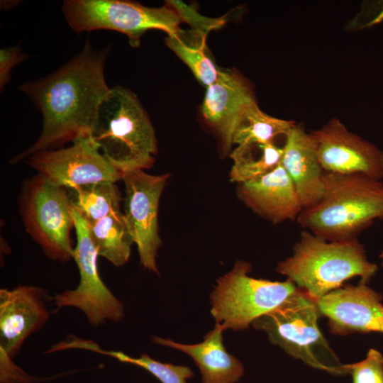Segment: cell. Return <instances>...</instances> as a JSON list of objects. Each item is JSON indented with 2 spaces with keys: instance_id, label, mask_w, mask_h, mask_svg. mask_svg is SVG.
<instances>
[{
  "instance_id": "cell-27",
  "label": "cell",
  "mask_w": 383,
  "mask_h": 383,
  "mask_svg": "<svg viewBox=\"0 0 383 383\" xmlns=\"http://www.w3.org/2000/svg\"><path fill=\"white\" fill-rule=\"evenodd\" d=\"M27 56L18 45L4 48L0 50V88L1 91L9 82L12 68L25 60Z\"/></svg>"
},
{
  "instance_id": "cell-1",
  "label": "cell",
  "mask_w": 383,
  "mask_h": 383,
  "mask_svg": "<svg viewBox=\"0 0 383 383\" xmlns=\"http://www.w3.org/2000/svg\"><path fill=\"white\" fill-rule=\"evenodd\" d=\"M109 50H94L87 41L83 50L60 69L20 87L41 113L43 127L36 141L13 157L11 163L91 135L99 106L111 89L104 76Z\"/></svg>"
},
{
  "instance_id": "cell-7",
  "label": "cell",
  "mask_w": 383,
  "mask_h": 383,
  "mask_svg": "<svg viewBox=\"0 0 383 383\" xmlns=\"http://www.w3.org/2000/svg\"><path fill=\"white\" fill-rule=\"evenodd\" d=\"M62 12L70 27L77 33L111 30L125 34L133 48L150 29L167 35L178 33L182 23L177 12L167 5L152 8L123 0H66Z\"/></svg>"
},
{
  "instance_id": "cell-29",
  "label": "cell",
  "mask_w": 383,
  "mask_h": 383,
  "mask_svg": "<svg viewBox=\"0 0 383 383\" xmlns=\"http://www.w3.org/2000/svg\"><path fill=\"white\" fill-rule=\"evenodd\" d=\"M365 21L361 23L360 29L369 28L383 22V1L370 3L365 9Z\"/></svg>"
},
{
  "instance_id": "cell-24",
  "label": "cell",
  "mask_w": 383,
  "mask_h": 383,
  "mask_svg": "<svg viewBox=\"0 0 383 383\" xmlns=\"http://www.w3.org/2000/svg\"><path fill=\"white\" fill-rule=\"evenodd\" d=\"M182 31L167 35L165 43L189 67L198 81L208 87L216 82L220 70L205 52L206 38L193 44L184 40Z\"/></svg>"
},
{
  "instance_id": "cell-17",
  "label": "cell",
  "mask_w": 383,
  "mask_h": 383,
  "mask_svg": "<svg viewBox=\"0 0 383 383\" xmlns=\"http://www.w3.org/2000/svg\"><path fill=\"white\" fill-rule=\"evenodd\" d=\"M281 165L292 179L303 209L316 204L323 192V170L312 134L295 125L285 135Z\"/></svg>"
},
{
  "instance_id": "cell-26",
  "label": "cell",
  "mask_w": 383,
  "mask_h": 383,
  "mask_svg": "<svg viewBox=\"0 0 383 383\" xmlns=\"http://www.w3.org/2000/svg\"><path fill=\"white\" fill-rule=\"evenodd\" d=\"M165 4L177 12L182 21L187 23L194 31L202 35H207L209 31L221 28L226 23L224 16L216 18L204 16L195 7L181 1H167Z\"/></svg>"
},
{
  "instance_id": "cell-30",
  "label": "cell",
  "mask_w": 383,
  "mask_h": 383,
  "mask_svg": "<svg viewBox=\"0 0 383 383\" xmlns=\"http://www.w3.org/2000/svg\"><path fill=\"white\" fill-rule=\"evenodd\" d=\"M379 258L382 260V266L383 267V250L382 252H381L380 255H379Z\"/></svg>"
},
{
  "instance_id": "cell-25",
  "label": "cell",
  "mask_w": 383,
  "mask_h": 383,
  "mask_svg": "<svg viewBox=\"0 0 383 383\" xmlns=\"http://www.w3.org/2000/svg\"><path fill=\"white\" fill-rule=\"evenodd\" d=\"M345 366L353 383H383V355L376 349H370L362 360Z\"/></svg>"
},
{
  "instance_id": "cell-9",
  "label": "cell",
  "mask_w": 383,
  "mask_h": 383,
  "mask_svg": "<svg viewBox=\"0 0 383 383\" xmlns=\"http://www.w3.org/2000/svg\"><path fill=\"white\" fill-rule=\"evenodd\" d=\"M73 217L77 236L74 260L79 270V282L76 288L56 294L52 297L53 302L57 309H79L94 327L109 321L118 322L124 317V306L99 274V255L87 222L74 209Z\"/></svg>"
},
{
  "instance_id": "cell-15",
  "label": "cell",
  "mask_w": 383,
  "mask_h": 383,
  "mask_svg": "<svg viewBox=\"0 0 383 383\" xmlns=\"http://www.w3.org/2000/svg\"><path fill=\"white\" fill-rule=\"evenodd\" d=\"M255 101L248 82L235 71H219L206 89L201 106L206 122L218 135L224 152L233 145V136L246 108Z\"/></svg>"
},
{
  "instance_id": "cell-14",
  "label": "cell",
  "mask_w": 383,
  "mask_h": 383,
  "mask_svg": "<svg viewBox=\"0 0 383 383\" xmlns=\"http://www.w3.org/2000/svg\"><path fill=\"white\" fill-rule=\"evenodd\" d=\"M43 288L31 285L0 289V349L13 359L26 340L50 318Z\"/></svg>"
},
{
  "instance_id": "cell-12",
  "label": "cell",
  "mask_w": 383,
  "mask_h": 383,
  "mask_svg": "<svg viewBox=\"0 0 383 383\" xmlns=\"http://www.w3.org/2000/svg\"><path fill=\"white\" fill-rule=\"evenodd\" d=\"M311 133L325 172L383 178V150L350 131L340 120L332 118Z\"/></svg>"
},
{
  "instance_id": "cell-2",
  "label": "cell",
  "mask_w": 383,
  "mask_h": 383,
  "mask_svg": "<svg viewBox=\"0 0 383 383\" xmlns=\"http://www.w3.org/2000/svg\"><path fill=\"white\" fill-rule=\"evenodd\" d=\"M383 218V182L361 174L325 172L323 192L314 205L302 209L297 223L328 240L357 238Z\"/></svg>"
},
{
  "instance_id": "cell-13",
  "label": "cell",
  "mask_w": 383,
  "mask_h": 383,
  "mask_svg": "<svg viewBox=\"0 0 383 383\" xmlns=\"http://www.w3.org/2000/svg\"><path fill=\"white\" fill-rule=\"evenodd\" d=\"M360 280L316 299L321 316L334 335L372 332L383 334L382 295Z\"/></svg>"
},
{
  "instance_id": "cell-4",
  "label": "cell",
  "mask_w": 383,
  "mask_h": 383,
  "mask_svg": "<svg viewBox=\"0 0 383 383\" xmlns=\"http://www.w3.org/2000/svg\"><path fill=\"white\" fill-rule=\"evenodd\" d=\"M91 138L121 174L150 168L157 152L152 123L137 96L120 86L111 89L99 106Z\"/></svg>"
},
{
  "instance_id": "cell-10",
  "label": "cell",
  "mask_w": 383,
  "mask_h": 383,
  "mask_svg": "<svg viewBox=\"0 0 383 383\" xmlns=\"http://www.w3.org/2000/svg\"><path fill=\"white\" fill-rule=\"evenodd\" d=\"M170 174H150L142 170L121 173L125 185L124 216L133 243L136 245L140 265L158 274L157 255L162 241L159 235L158 209L161 194Z\"/></svg>"
},
{
  "instance_id": "cell-28",
  "label": "cell",
  "mask_w": 383,
  "mask_h": 383,
  "mask_svg": "<svg viewBox=\"0 0 383 383\" xmlns=\"http://www.w3.org/2000/svg\"><path fill=\"white\" fill-rule=\"evenodd\" d=\"M1 354V383H33L37 378L29 375L12 362L10 358L2 350Z\"/></svg>"
},
{
  "instance_id": "cell-19",
  "label": "cell",
  "mask_w": 383,
  "mask_h": 383,
  "mask_svg": "<svg viewBox=\"0 0 383 383\" xmlns=\"http://www.w3.org/2000/svg\"><path fill=\"white\" fill-rule=\"evenodd\" d=\"M87 226L99 256L116 267H121L128 261L134 243L123 213H111Z\"/></svg>"
},
{
  "instance_id": "cell-22",
  "label": "cell",
  "mask_w": 383,
  "mask_h": 383,
  "mask_svg": "<svg viewBox=\"0 0 383 383\" xmlns=\"http://www.w3.org/2000/svg\"><path fill=\"white\" fill-rule=\"evenodd\" d=\"M296 125L294 121L278 118L263 112L256 101L243 113L233 136V145L273 143L279 135H286Z\"/></svg>"
},
{
  "instance_id": "cell-20",
  "label": "cell",
  "mask_w": 383,
  "mask_h": 383,
  "mask_svg": "<svg viewBox=\"0 0 383 383\" xmlns=\"http://www.w3.org/2000/svg\"><path fill=\"white\" fill-rule=\"evenodd\" d=\"M283 148L273 143L238 145L231 153V182L238 184L257 179L281 164Z\"/></svg>"
},
{
  "instance_id": "cell-8",
  "label": "cell",
  "mask_w": 383,
  "mask_h": 383,
  "mask_svg": "<svg viewBox=\"0 0 383 383\" xmlns=\"http://www.w3.org/2000/svg\"><path fill=\"white\" fill-rule=\"evenodd\" d=\"M321 316L316 300L300 289L252 326L265 331L270 340L294 358L333 374L341 372L322 359V350L335 355L318 327Z\"/></svg>"
},
{
  "instance_id": "cell-21",
  "label": "cell",
  "mask_w": 383,
  "mask_h": 383,
  "mask_svg": "<svg viewBox=\"0 0 383 383\" xmlns=\"http://www.w3.org/2000/svg\"><path fill=\"white\" fill-rule=\"evenodd\" d=\"M69 190L73 209L88 224L121 211V195L114 182H96Z\"/></svg>"
},
{
  "instance_id": "cell-3",
  "label": "cell",
  "mask_w": 383,
  "mask_h": 383,
  "mask_svg": "<svg viewBox=\"0 0 383 383\" xmlns=\"http://www.w3.org/2000/svg\"><path fill=\"white\" fill-rule=\"evenodd\" d=\"M276 271L317 299L355 277L367 283L378 267L367 259L357 238L331 241L303 230L292 255L280 262Z\"/></svg>"
},
{
  "instance_id": "cell-11",
  "label": "cell",
  "mask_w": 383,
  "mask_h": 383,
  "mask_svg": "<svg viewBox=\"0 0 383 383\" xmlns=\"http://www.w3.org/2000/svg\"><path fill=\"white\" fill-rule=\"evenodd\" d=\"M27 163L52 183L68 189L121 179V174L101 152L91 136L80 137L65 148L36 152Z\"/></svg>"
},
{
  "instance_id": "cell-6",
  "label": "cell",
  "mask_w": 383,
  "mask_h": 383,
  "mask_svg": "<svg viewBox=\"0 0 383 383\" xmlns=\"http://www.w3.org/2000/svg\"><path fill=\"white\" fill-rule=\"evenodd\" d=\"M19 208L26 231L48 258L74 259L73 206L65 188L37 174L23 184Z\"/></svg>"
},
{
  "instance_id": "cell-16",
  "label": "cell",
  "mask_w": 383,
  "mask_h": 383,
  "mask_svg": "<svg viewBox=\"0 0 383 383\" xmlns=\"http://www.w3.org/2000/svg\"><path fill=\"white\" fill-rule=\"evenodd\" d=\"M238 195L249 209L273 224L296 221L303 209L293 182L281 164L257 179L238 184Z\"/></svg>"
},
{
  "instance_id": "cell-23",
  "label": "cell",
  "mask_w": 383,
  "mask_h": 383,
  "mask_svg": "<svg viewBox=\"0 0 383 383\" xmlns=\"http://www.w3.org/2000/svg\"><path fill=\"white\" fill-rule=\"evenodd\" d=\"M62 348L64 350L71 348L88 350L111 357L121 362L138 366L148 371L162 383H186L187 379L194 375L192 370L187 367L161 362L155 360L146 354H142L138 357H133L121 351L106 350L91 340L72 338V336L63 341Z\"/></svg>"
},
{
  "instance_id": "cell-18",
  "label": "cell",
  "mask_w": 383,
  "mask_h": 383,
  "mask_svg": "<svg viewBox=\"0 0 383 383\" xmlns=\"http://www.w3.org/2000/svg\"><path fill=\"white\" fill-rule=\"evenodd\" d=\"M223 331L221 325L216 323L214 328L204 336L203 342L193 345L157 336H154L152 340L181 350L192 357L201 371L203 383H234L243 375L244 369L241 362L225 349Z\"/></svg>"
},
{
  "instance_id": "cell-5",
  "label": "cell",
  "mask_w": 383,
  "mask_h": 383,
  "mask_svg": "<svg viewBox=\"0 0 383 383\" xmlns=\"http://www.w3.org/2000/svg\"><path fill=\"white\" fill-rule=\"evenodd\" d=\"M250 270L248 262L238 260L231 271L217 280L211 295V313L223 330L246 329L299 289L288 279L278 282L250 277Z\"/></svg>"
}]
</instances>
